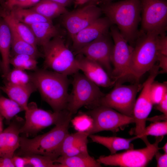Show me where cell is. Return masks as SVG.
Here are the masks:
<instances>
[{
	"mask_svg": "<svg viewBox=\"0 0 167 167\" xmlns=\"http://www.w3.org/2000/svg\"><path fill=\"white\" fill-rule=\"evenodd\" d=\"M67 110L50 131L32 139L20 137L19 148L24 155L36 154L48 156L54 161L60 156L63 142L68 133L72 116Z\"/></svg>",
	"mask_w": 167,
	"mask_h": 167,
	"instance_id": "6da1fadb",
	"label": "cell"
},
{
	"mask_svg": "<svg viewBox=\"0 0 167 167\" xmlns=\"http://www.w3.org/2000/svg\"><path fill=\"white\" fill-rule=\"evenodd\" d=\"M30 74L42 99L54 112L66 110L69 94L68 76L45 69H37Z\"/></svg>",
	"mask_w": 167,
	"mask_h": 167,
	"instance_id": "7a4b0ae2",
	"label": "cell"
},
{
	"mask_svg": "<svg viewBox=\"0 0 167 167\" xmlns=\"http://www.w3.org/2000/svg\"><path fill=\"white\" fill-rule=\"evenodd\" d=\"M104 3L101 8L102 12L128 43L133 42L138 35V26L141 20L140 0H123Z\"/></svg>",
	"mask_w": 167,
	"mask_h": 167,
	"instance_id": "3957f363",
	"label": "cell"
},
{
	"mask_svg": "<svg viewBox=\"0 0 167 167\" xmlns=\"http://www.w3.org/2000/svg\"><path fill=\"white\" fill-rule=\"evenodd\" d=\"M42 47L44 69L67 76L79 71L76 57L61 35L54 38Z\"/></svg>",
	"mask_w": 167,
	"mask_h": 167,
	"instance_id": "277c9868",
	"label": "cell"
},
{
	"mask_svg": "<svg viewBox=\"0 0 167 167\" xmlns=\"http://www.w3.org/2000/svg\"><path fill=\"white\" fill-rule=\"evenodd\" d=\"M160 34L156 32L144 34L133 48L130 70L131 76L137 81L149 71L157 61L158 41Z\"/></svg>",
	"mask_w": 167,
	"mask_h": 167,
	"instance_id": "5b68a950",
	"label": "cell"
},
{
	"mask_svg": "<svg viewBox=\"0 0 167 167\" xmlns=\"http://www.w3.org/2000/svg\"><path fill=\"white\" fill-rule=\"evenodd\" d=\"M73 75L72 88L66 110L73 115L83 106L92 109L100 105L105 94L99 86L79 71Z\"/></svg>",
	"mask_w": 167,
	"mask_h": 167,
	"instance_id": "8992f818",
	"label": "cell"
},
{
	"mask_svg": "<svg viewBox=\"0 0 167 167\" xmlns=\"http://www.w3.org/2000/svg\"><path fill=\"white\" fill-rule=\"evenodd\" d=\"M164 136L156 137L155 142L150 143L145 148L127 150L126 151L101 156L97 161L106 166L121 167H144L146 166L154 156L156 153L161 149L158 147Z\"/></svg>",
	"mask_w": 167,
	"mask_h": 167,
	"instance_id": "52a82bcc",
	"label": "cell"
},
{
	"mask_svg": "<svg viewBox=\"0 0 167 167\" xmlns=\"http://www.w3.org/2000/svg\"><path fill=\"white\" fill-rule=\"evenodd\" d=\"M91 119V124L84 130L89 135L103 131L116 132L122 127L134 123L133 118L107 106L100 105L85 113Z\"/></svg>",
	"mask_w": 167,
	"mask_h": 167,
	"instance_id": "ba28073f",
	"label": "cell"
},
{
	"mask_svg": "<svg viewBox=\"0 0 167 167\" xmlns=\"http://www.w3.org/2000/svg\"><path fill=\"white\" fill-rule=\"evenodd\" d=\"M116 83L112 91L105 94L102 98L100 105L111 108L121 113L133 118L136 96L142 88V85L138 83L128 85Z\"/></svg>",
	"mask_w": 167,
	"mask_h": 167,
	"instance_id": "9c48e42d",
	"label": "cell"
},
{
	"mask_svg": "<svg viewBox=\"0 0 167 167\" xmlns=\"http://www.w3.org/2000/svg\"><path fill=\"white\" fill-rule=\"evenodd\" d=\"M110 28L113 43L111 78L116 83L131 76L130 65L133 47L129 45L116 26L112 25Z\"/></svg>",
	"mask_w": 167,
	"mask_h": 167,
	"instance_id": "30bf717a",
	"label": "cell"
},
{
	"mask_svg": "<svg viewBox=\"0 0 167 167\" xmlns=\"http://www.w3.org/2000/svg\"><path fill=\"white\" fill-rule=\"evenodd\" d=\"M25 121L20 129V134L27 137L36 135L42 130L56 124L62 118L66 111L52 112L38 108L34 102L28 103L25 111Z\"/></svg>",
	"mask_w": 167,
	"mask_h": 167,
	"instance_id": "8fae6325",
	"label": "cell"
},
{
	"mask_svg": "<svg viewBox=\"0 0 167 167\" xmlns=\"http://www.w3.org/2000/svg\"><path fill=\"white\" fill-rule=\"evenodd\" d=\"M142 12L141 27L143 34L165 32L167 24L166 0H139Z\"/></svg>",
	"mask_w": 167,
	"mask_h": 167,
	"instance_id": "7c38bea8",
	"label": "cell"
},
{
	"mask_svg": "<svg viewBox=\"0 0 167 167\" xmlns=\"http://www.w3.org/2000/svg\"><path fill=\"white\" fill-rule=\"evenodd\" d=\"M107 33L85 45L75 53L83 55L98 63L111 78L113 43Z\"/></svg>",
	"mask_w": 167,
	"mask_h": 167,
	"instance_id": "4fadbf2b",
	"label": "cell"
},
{
	"mask_svg": "<svg viewBox=\"0 0 167 167\" xmlns=\"http://www.w3.org/2000/svg\"><path fill=\"white\" fill-rule=\"evenodd\" d=\"M102 13L96 5L85 6L63 15L62 24L72 39L79 32L99 18Z\"/></svg>",
	"mask_w": 167,
	"mask_h": 167,
	"instance_id": "5bb4252c",
	"label": "cell"
},
{
	"mask_svg": "<svg viewBox=\"0 0 167 167\" xmlns=\"http://www.w3.org/2000/svg\"><path fill=\"white\" fill-rule=\"evenodd\" d=\"M112 25L106 17H100L80 31L71 39L75 52L108 32Z\"/></svg>",
	"mask_w": 167,
	"mask_h": 167,
	"instance_id": "9a60e30c",
	"label": "cell"
},
{
	"mask_svg": "<svg viewBox=\"0 0 167 167\" xmlns=\"http://www.w3.org/2000/svg\"><path fill=\"white\" fill-rule=\"evenodd\" d=\"M78 67L84 75L98 86L109 87L116 83L98 63L81 54L76 57Z\"/></svg>",
	"mask_w": 167,
	"mask_h": 167,
	"instance_id": "2e32d148",
	"label": "cell"
},
{
	"mask_svg": "<svg viewBox=\"0 0 167 167\" xmlns=\"http://www.w3.org/2000/svg\"><path fill=\"white\" fill-rule=\"evenodd\" d=\"M17 118L0 134V157L12 158L20 146L21 118Z\"/></svg>",
	"mask_w": 167,
	"mask_h": 167,
	"instance_id": "e0dca14e",
	"label": "cell"
},
{
	"mask_svg": "<svg viewBox=\"0 0 167 167\" xmlns=\"http://www.w3.org/2000/svg\"><path fill=\"white\" fill-rule=\"evenodd\" d=\"M89 135L85 131L68 133L62 144L60 156H71L88 153L87 144Z\"/></svg>",
	"mask_w": 167,
	"mask_h": 167,
	"instance_id": "ac0fdd59",
	"label": "cell"
},
{
	"mask_svg": "<svg viewBox=\"0 0 167 167\" xmlns=\"http://www.w3.org/2000/svg\"><path fill=\"white\" fill-rule=\"evenodd\" d=\"M11 33L10 28L4 20L0 17V54L1 56L2 73L3 78L11 70Z\"/></svg>",
	"mask_w": 167,
	"mask_h": 167,
	"instance_id": "d6986e66",
	"label": "cell"
},
{
	"mask_svg": "<svg viewBox=\"0 0 167 167\" xmlns=\"http://www.w3.org/2000/svg\"><path fill=\"white\" fill-rule=\"evenodd\" d=\"M0 17L4 20L10 28L14 30L25 41L37 48L35 37L29 26L18 20L10 11L6 10L0 5Z\"/></svg>",
	"mask_w": 167,
	"mask_h": 167,
	"instance_id": "ffe728a7",
	"label": "cell"
},
{
	"mask_svg": "<svg viewBox=\"0 0 167 167\" xmlns=\"http://www.w3.org/2000/svg\"><path fill=\"white\" fill-rule=\"evenodd\" d=\"M0 88L9 98L17 103L25 111L27 109L31 95L37 90L34 84L28 86H19L4 82V85L0 86Z\"/></svg>",
	"mask_w": 167,
	"mask_h": 167,
	"instance_id": "44dd1931",
	"label": "cell"
},
{
	"mask_svg": "<svg viewBox=\"0 0 167 167\" xmlns=\"http://www.w3.org/2000/svg\"><path fill=\"white\" fill-rule=\"evenodd\" d=\"M93 142L102 145L107 148L111 154H114L119 151L133 149V145L131 143L137 139L135 136L130 138L112 136L106 137L91 134L89 136Z\"/></svg>",
	"mask_w": 167,
	"mask_h": 167,
	"instance_id": "7402d4cb",
	"label": "cell"
},
{
	"mask_svg": "<svg viewBox=\"0 0 167 167\" xmlns=\"http://www.w3.org/2000/svg\"><path fill=\"white\" fill-rule=\"evenodd\" d=\"M35 37L37 45L42 47L54 38L60 36L59 28L52 21L38 23L29 26Z\"/></svg>",
	"mask_w": 167,
	"mask_h": 167,
	"instance_id": "603a6c76",
	"label": "cell"
},
{
	"mask_svg": "<svg viewBox=\"0 0 167 167\" xmlns=\"http://www.w3.org/2000/svg\"><path fill=\"white\" fill-rule=\"evenodd\" d=\"M57 167H100L101 164L88 153L60 156L54 160Z\"/></svg>",
	"mask_w": 167,
	"mask_h": 167,
	"instance_id": "cb8c5ba5",
	"label": "cell"
},
{
	"mask_svg": "<svg viewBox=\"0 0 167 167\" xmlns=\"http://www.w3.org/2000/svg\"><path fill=\"white\" fill-rule=\"evenodd\" d=\"M10 29L11 33V57L17 54H27L36 59L43 57V54L39 52L37 48L25 41L14 30Z\"/></svg>",
	"mask_w": 167,
	"mask_h": 167,
	"instance_id": "d4e9b609",
	"label": "cell"
},
{
	"mask_svg": "<svg viewBox=\"0 0 167 167\" xmlns=\"http://www.w3.org/2000/svg\"><path fill=\"white\" fill-rule=\"evenodd\" d=\"M30 8L44 17L52 20L68 11L66 7L49 0H41Z\"/></svg>",
	"mask_w": 167,
	"mask_h": 167,
	"instance_id": "484cf974",
	"label": "cell"
},
{
	"mask_svg": "<svg viewBox=\"0 0 167 167\" xmlns=\"http://www.w3.org/2000/svg\"><path fill=\"white\" fill-rule=\"evenodd\" d=\"M10 11L17 19L29 26L42 22L52 21L42 16L31 8L16 7Z\"/></svg>",
	"mask_w": 167,
	"mask_h": 167,
	"instance_id": "4316f807",
	"label": "cell"
},
{
	"mask_svg": "<svg viewBox=\"0 0 167 167\" xmlns=\"http://www.w3.org/2000/svg\"><path fill=\"white\" fill-rule=\"evenodd\" d=\"M24 109L15 101L0 95V113L10 122L16 115Z\"/></svg>",
	"mask_w": 167,
	"mask_h": 167,
	"instance_id": "83f0119b",
	"label": "cell"
},
{
	"mask_svg": "<svg viewBox=\"0 0 167 167\" xmlns=\"http://www.w3.org/2000/svg\"><path fill=\"white\" fill-rule=\"evenodd\" d=\"M4 82L19 86H28L33 84L30 74L23 69L14 68L3 78Z\"/></svg>",
	"mask_w": 167,
	"mask_h": 167,
	"instance_id": "f1b7e54d",
	"label": "cell"
},
{
	"mask_svg": "<svg viewBox=\"0 0 167 167\" xmlns=\"http://www.w3.org/2000/svg\"><path fill=\"white\" fill-rule=\"evenodd\" d=\"M167 134V121L155 122L145 127L144 131L139 138L142 139L146 145L150 143L148 141V135L156 137L162 136Z\"/></svg>",
	"mask_w": 167,
	"mask_h": 167,
	"instance_id": "f546056e",
	"label": "cell"
},
{
	"mask_svg": "<svg viewBox=\"0 0 167 167\" xmlns=\"http://www.w3.org/2000/svg\"><path fill=\"white\" fill-rule=\"evenodd\" d=\"M27 159L28 165L33 167H57L56 163L50 158L36 154L23 155Z\"/></svg>",
	"mask_w": 167,
	"mask_h": 167,
	"instance_id": "4dcf8cb0",
	"label": "cell"
},
{
	"mask_svg": "<svg viewBox=\"0 0 167 167\" xmlns=\"http://www.w3.org/2000/svg\"><path fill=\"white\" fill-rule=\"evenodd\" d=\"M167 82L163 83L154 81L151 88V96L152 104L157 105L167 92Z\"/></svg>",
	"mask_w": 167,
	"mask_h": 167,
	"instance_id": "1f68e13d",
	"label": "cell"
},
{
	"mask_svg": "<svg viewBox=\"0 0 167 167\" xmlns=\"http://www.w3.org/2000/svg\"><path fill=\"white\" fill-rule=\"evenodd\" d=\"M32 57H33L25 54L15 55L11 57L10 64L13 66L14 68L22 69L23 66L26 61Z\"/></svg>",
	"mask_w": 167,
	"mask_h": 167,
	"instance_id": "d6a6232c",
	"label": "cell"
},
{
	"mask_svg": "<svg viewBox=\"0 0 167 167\" xmlns=\"http://www.w3.org/2000/svg\"><path fill=\"white\" fill-rule=\"evenodd\" d=\"M158 46L159 54L167 56V36L165 32L159 35Z\"/></svg>",
	"mask_w": 167,
	"mask_h": 167,
	"instance_id": "836d02e7",
	"label": "cell"
},
{
	"mask_svg": "<svg viewBox=\"0 0 167 167\" xmlns=\"http://www.w3.org/2000/svg\"><path fill=\"white\" fill-rule=\"evenodd\" d=\"M157 161V167H166L167 166V153L162 154L158 151L155 156Z\"/></svg>",
	"mask_w": 167,
	"mask_h": 167,
	"instance_id": "e575fe53",
	"label": "cell"
},
{
	"mask_svg": "<svg viewBox=\"0 0 167 167\" xmlns=\"http://www.w3.org/2000/svg\"><path fill=\"white\" fill-rule=\"evenodd\" d=\"M12 160L14 167H24L28 165L27 160L24 156H21L14 155Z\"/></svg>",
	"mask_w": 167,
	"mask_h": 167,
	"instance_id": "d590c367",
	"label": "cell"
},
{
	"mask_svg": "<svg viewBox=\"0 0 167 167\" xmlns=\"http://www.w3.org/2000/svg\"><path fill=\"white\" fill-rule=\"evenodd\" d=\"M37 59L32 57L28 59L24 65L22 69L25 70L35 71L37 69V65L38 63Z\"/></svg>",
	"mask_w": 167,
	"mask_h": 167,
	"instance_id": "8d00e7d4",
	"label": "cell"
},
{
	"mask_svg": "<svg viewBox=\"0 0 167 167\" xmlns=\"http://www.w3.org/2000/svg\"><path fill=\"white\" fill-rule=\"evenodd\" d=\"M155 108L163 114L167 115V92L164 95L160 101L156 105Z\"/></svg>",
	"mask_w": 167,
	"mask_h": 167,
	"instance_id": "74e56055",
	"label": "cell"
},
{
	"mask_svg": "<svg viewBox=\"0 0 167 167\" xmlns=\"http://www.w3.org/2000/svg\"><path fill=\"white\" fill-rule=\"evenodd\" d=\"M27 0H6L3 7L6 10L11 11Z\"/></svg>",
	"mask_w": 167,
	"mask_h": 167,
	"instance_id": "f35d334b",
	"label": "cell"
},
{
	"mask_svg": "<svg viewBox=\"0 0 167 167\" xmlns=\"http://www.w3.org/2000/svg\"><path fill=\"white\" fill-rule=\"evenodd\" d=\"M157 61L159 63L158 66L161 69L162 73L167 72V56L158 54Z\"/></svg>",
	"mask_w": 167,
	"mask_h": 167,
	"instance_id": "ab89813d",
	"label": "cell"
},
{
	"mask_svg": "<svg viewBox=\"0 0 167 167\" xmlns=\"http://www.w3.org/2000/svg\"><path fill=\"white\" fill-rule=\"evenodd\" d=\"M0 167H14L12 157H0Z\"/></svg>",
	"mask_w": 167,
	"mask_h": 167,
	"instance_id": "60d3db41",
	"label": "cell"
},
{
	"mask_svg": "<svg viewBox=\"0 0 167 167\" xmlns=\"http://www.w3.org/2000/svg\"><path fill=\"white\" fill-rule=\"evenodd\" d=\"M41 0H27L24 3L20 5L18 7L28 8L31 7L39 2Z\"/></svg>",
	"mask_w": 167,
	"mask_h": 167,
	"instance_id": "b9f144b4",
	"label": "cell"
},
{
	"mask_svg": "<svg viewBox=\"0 0 167 167\" xmlns=\"http://www.w3.org/2000/svg\"><path fill=\"white\" fill-rule=\"evenodd\" d=\"M167 115L163 114L160 115L156 116L150 118H147V121L152 122H160V121H167Z\"/></svg>",
	"mask_w": 167,
	"mask_h": 167,
	"instance_id": "7bdbcfd3",
	"label": "cell"
},
{
	"mask_svg": "<svg viewBox=\"0 0 167 167\" xmlns=\"http://www.w3.org/2000/svg\"><path fill=\"white\" fill-rule=\"evenodd\" d=\"M55 2L64 7L69 5L73 0H49Z\"/></svg>",
	"mask_w": 167,
	"mask_h": 167,
	"instance_id": "ee69618b",
	"label": "cell"
},
{
	"mask_svg": "<svg viewBox=\"0 0 167 167\" xmlns=\"http://www.w3.org/2000/svg\"><path fill=\"white\" fill-rule=\"evenodd\" d=\"M77 5H83L85 4H93L95 0H74Z\"/></svg>",
	"mask_w": 167,
	"mask_h": 167,
	"instance_id": "f6af8a7d",
	"label": "cell"
},
{
	"mask_svg": "<svg viewBox=\"0 0 167 167\" xmlns=\"http://www.w3.org/2000/svg\"><path fill=\"white\" fill-rule=\"evenodd\" d=\"M3 117L0 113V134L3 131Z\"/></svg>",
	"mask_w": 167,
	"mask_h": 167,
	"instance_id": "bcb514c9",
	"label": "cell"
},
{
	"mask_svg": "<svg viewBox=\"0 0 167 167\" xmlns=\"http://www.w3.org/2000/svg\"><path fill=\"white\" fill-rule=\"evenodd\" d=\"M161 148L163 150L165 153H167V143H166Z\"/></svg>",
	"mask_w": 167,
	"mask_h": 167,
	"instance_id": "7dc6e473",
	"label": "cell"
},
{
	"mask_svg": "<svg viewBox=\"0 0 167 167\" xmlns=\"http://www.w3.org/2000/svg\"><path fill=\"white\" fill-rule=\"evenodd\" d=\"M6 0H0V5L3 7L4 6Z\"/></svg>",
	"mask_w": 167,
	"mask_h": 167,
	"instance_id": "c3c4849f",
	"label": "cell"
},
{
	"mask_svg": "<svg viewBox=\"0 0 167 167\" xmlns=\"http://www.w3.org/2000/svg\"><path fill=\"white\" fill-rule=\"evenodd\" d=\"M113 0H101L100 2H102L104 3L111 2V1Z\"/></svg>",
	"mask_w": 167,
	"mask_h": 167,
	"instance_id": "681fc988",
	"label": "cell"
},
{
	"mask_svg": "<svg viewBox=\"0 0 167 167\" xmlns=\"http://www.w3.org/2000/svg\"><path fill=\"white\" fill-rule=\"evenodd\" d=\"M1 72L2 73V62L0 58V73Z\"/></svg>",
	"mask_w": 167,
	"mask_h": 167,
	"instance_id": "f907efd6",
	"label": "cell"
},
{
	"mask_svg": "<svg viewBox=\"0 0 167 167\" xmlns=\"http://www.w3.org/2000/svg\"><path fill=\"white\" fill-rule=\"evenodd\" d=\"M1 90L0 89V95H1Z\"/></svg>",
	"mask_w": 167,
	"mask_h": 167,
	"instance_id": "816d5d0a",
	"label": "cell"
}]
</instances>
